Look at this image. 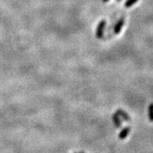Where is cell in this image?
I'll return each mask as SVG.
<instances>
[{
	"label": "cell",
	"mask_w": 153,
	"mask_h": 153,
	"mask_svg": "<svg viewBox=\"0 0 153 153\" xmlns=\"http://www.w3.org/2000/svg\"><path fill=\"white\" fill-rule=\"evenodd\" d=\"M105 24H106V21L105 20H102L99 24L98 27H97L96 30V38L100 39L103 37V32H104V28H105Z\"/></svg>",
	"instance_id": "6da1fadb"
},
{
	"label": "cell",
	"mask_w": 153,
	"mask_h": 153,
	"mask_svg": "<svg viewBox=\"0 0 153 153\" xmlns=\"http://www.w3.org/2000/svg\"><path fill=\"white\" fill-rule=\"evenodd\" d=\"M124 24V18H121L120 20H118V22L116 24L114 27V33L115 34H119L121 31V28Z\"/></svg>",
	"instance_id": "7a4b0ae2"
},
{
	"label": "cell",
	"mask_w": 153,
	"mask_h": 153,
	"mask_svg": "<svg viewBox=\"0 0 153 153\" xmlns=\"http://www.w3.org/2000/svg\"><path fill=\"white\" fill-rule=\"evenodd\" d=\"M130 131H131V128H130V127H125V128H123V129L121 131L120 133L119 138L120 139L126 138V137H127L128 134H129Z\"/></svg>",
	"instance_id": "3957f363"
},
{
	"label": "cell",
	"mask_w": 153,
	"mask_h": 153,
	"mask_svg": "<svg viewBox=\"0 0 153 153\" xmlns=\"http://www.w3.org/2000/svg\"><path fill=\"white\" fill-rule=\"evenodd\" d=\"M113 120L115 126L117 127H120L121 126V124H122V123H121L120 119V117L117 114V113H115L113 116Z\"/></svg>",
	"instance_id": "277c9868"
},
{
	"label": "cell",
	"mask_w": 153,
	"mask_h": 153,
	"mask_svg": "<svg viewBox=\"0 0 153 153\" xmlns=\"http://www.w3.org/2000/svg\"><path fill=\"white\" fill-rule=\"evenodd\" d=\"M117 113L119 117H122L124 120H130V117H128V115L127 114V113H125L124 112H123V110H121V109H118V110L117 111Z\"/></svg>",
	"instance_id": "5b68a950"
},
{
	"label": "cell",
	"mask_w": 153,
	"mask_h": 153,
	"mask_svg": "<svg viewBox=\"0 0 153 153\" xmlns=\"http://www.w3.org/2000/svg\"><path fill=\"white\" fill-rule=\"evenodd\" d=\"M149 117L150 120L153 121V103L150 105L149 106Z\"/></svg>",
	"instance_id": "8992f818"
},
{
	"label": "cell",
	"mask_w": 153,
	"mask_h": 153,
	"mask_svg": "<svg viewBox=\"0 0 153 153\" xmlns=\"http://www.w3.org/2000/svg\"><path fill=\"white\" fill-rule=\"evenodd\" d=\"M137 1H138V0H127V2H125L124 6H126V7H131V6H133L135 2H137Z\"/></svg>",
	"instance_id": "52a82bcc"
},
{
	"label": "cell",
	"mask_w": 153,
	"mask_h": 153,
	"mask_svg": "<svg viewBox=\"0 0 153 153\" xmlns=\"http://www.w3.org/2000/svg\"><path fill=\"white\" fill-rule=\"evenodd\" d=\"M102 1H103V2H108L109 0H102Z\"/></svg>",
	"instance_id": "ba28073f"
},
{
	"label": "cell",
	"mask_w": 153,
	"mask_h": 153,
	"mask_svg": "<svg viewBox=\"0 0 153 153\" xmlns=\"http://www.w3.org/2000/svg\"><path fill=\"white\" fill-rule=\"evenodd\" d=\"M118 1H121V0H118Z\"/></svg>",
	"instance_id": "9c48e42d"
}]
</instances>
